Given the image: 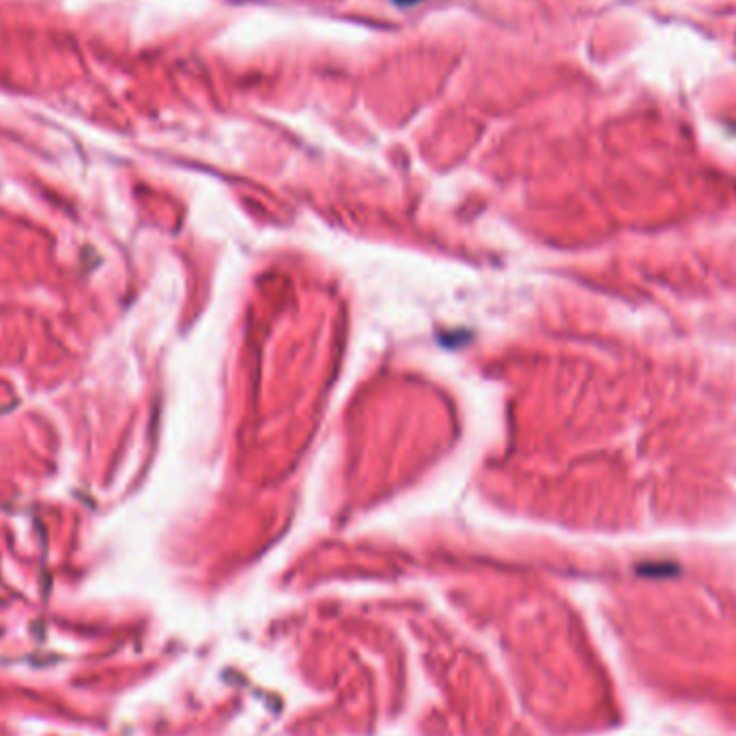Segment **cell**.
I'll return each mask as SVG.
<instances>
[{
	"mask_svg": "<svg viewBox=\"0 0 736 736\" xmlns=\"http://www.w3.org/2000/svg\"><path fill=\"white\" fill-rule=\"evenodd\" d=\"M394 4H399V7H413V4H418L420 0H392Z\"/></svg>",
	"mask_w": 736,
	"mask_h": 736,
	"instance_id": "1",
	"label": "cell"
}]
</instances>
